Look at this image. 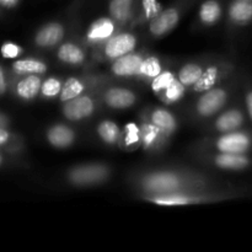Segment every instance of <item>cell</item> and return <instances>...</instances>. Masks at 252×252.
<instances>
[{"mask_svg": "<svg viewBox=\"0 0 252 252\" xmlns=\"http://www.w3.org/2000/svg\"><path fill=\"white\" fill-rule=\"evenodd\" d=\"M203 177L179 170H154L137 177V189L144 194V199L175 194H196V189L206 185Z\"/></svg>", "mask_w": 252, "mask_h": 252, "instance_id": "1", "label": "cell"}, {"mask_svg": "<svg viewBox=\"0 0 252 252\" xmlns=\"http://www.w3.org/2000/svg\"><path fill=\"white\" fill-rule=\"evenodd\" d=\"M110 176V166L101 162L76 165L66 172V180L71 186L75 187L97 186L107 181Z\"/></svg>", "mask_w": 252, "mask_h": 252, "instance_id": "2", "label": "cell"}, {"mask_svg": "<svg viewBox=\"0 0 252 252\" xmlns=\"http://www.w3.org/2000/svg\"><path fill=\"white\" fill-rule=\"evenodd\" d=\"M193 0H176L174 4L166 9H162L157 17L149 21V32L155 38L170 33L179 24L184 10L189 6Z\"/></svg>", "mask_w": 252, "mask_h": 252, "instance_id": "3", "label": "cell"}, {"mask_svg": "<svg viewBox=\"0 0 252 252\" xmlns=\"http://www.w3.org/2000/svg\"><path fill=\"white\" fill-rule=\"evenodd\" d=\"M229 93L224 88H212L202 93L196 102V113L202 118H208L218 113L228 102Z\"/></svg>", "mask_w": 252, "mask_h": 252, "instance_id": "4", "label": "cell"}, {"mask_svg": "<svg viewBox=\"0 0 252 252\" xmlns=\"http://www.w3.org/2000/svg\"><path fill=\"white\" fill-rule=\"evenodd\" d=\"M252 147V137L249 133L234 130L223 133V135L214 142V148L219 153H234V154H246Z\"/></svg>", "mask_w": 252, "mask_h": 252, "instance_id": "5", "label": "cell"}, {"mask_svg": "<svg viewBox=\"0 0 252 252\" xmlns=\"http://www.w3.org/2000/svg\"><path fill=\"white\" fill-rule=\"evenodd\" d=\"M137 47V37L130 32L115 33L102 46L103 57L108 61H115L125 54L134 52Z\"/></svg>", "mask_w": 252, "mask_h": 252, "instance_id": "6", "label": "cell"}, {"mask_svg": "<svg viewBox=\"0 0 252 252\" xmlns=\"http://www.w3.org/2000/svg\"><path fill=\"white\" fill-rule=\"evenodd\" d=\"M63 103L64 105L62 107L63 116L71 122H79L91 117L96 108L95 100L86 94L85 95L81 94L78 97H74Z\"/></svg>", "mask_w": 252, "mask_h": 252, "instance_id": "7", "label": "cell"}, {"mask_svg": "<svg viewBox=\"0 0 252 252\" xmlns=\"http://www.w3.org/2000/svg\"><path fill=\"white\" fill-rule=\"evenodd\" d=\"M116 25L110 16L98 17L89 26L85 33L86 42L93 46H103L116 33Z\"/></svg>", "mask_w": 252, "mask_h": 252, "instance_id": "8", "label": "cell"}, {"mask_svg": "<svg viewBox=\"0 0 252 252\" xmlns=\"http://www.w3.org/2000/svg\"><path fill=\"white\" fill-rule=\"evenodd\" d=\"M144 58L143 54L130 52L112 61L111 71L117 78H138Z\"/></svg>", "mask_w": 252, "mask_h": 252, "instance_id": "9", "label": "cell"}, {"mask_svg": "<svg viewBox=\"0 0 252 252\" xmlns=\"http://www.w3.org/2000/svg\"><path fill=\"white\" fill-rule=\"evenodd\" d=\"M139 0H108V16L116 24L125 25L137 19Z\"/></svg>", "mask_w": 252, "mask_h": 252, "instance_id": "10", "label": "cell"}, {"mask_svg": "<svg viewBox=\"0 0 252 252\" xmlns=\"http://www.w3.org/2000/svg\"><path fill=\"white\" fill-rule=\"evenodd\" d=\"M137 95L134 91L126 88H110L103 93V101L112 110H127L137 102Z\"/></svg>", "mask_w": 252, "mask_h": 252, "instance_id": "11", "label": "cell"}, {"mask_svg": "<svg viewBox=\"0 0 252 252\" xmlns=\"http://www.w3.org/2000/svg\"><path fill=\"white\" fill-rule=\"evenodd\" d=\"M139 127L140 145H142L145 150L154 152V150L160 149V148L165 144L166 137H169L164 130H161L159 127H157V126H155L154 123L150 122L149 120L144 121Z\"/></svg>", "mask_w": 252, "mask_h": 252, "instance_id": "12", "label": "cell"}, {"mask_svg": "<svg viewBox=\"0 0 252 252\" xmlns=\"http://www.w3.org/2000/svg\"><path fill=\"white\" fill-rule=\"evenodd\" d=\"M65 34V30L61 22H48L37 31L34 43L42 48H51L61 43Z\"/></svg>", "mask_w": 252, "mask_h": 252, "instance_id": "13", "label": "cell"}, {"mask_svg": "<svg viewBox=\"0 0 252 252\" xmlns=\"http://www.w3.org/2000/svg\"><path fill=\"white\" fill-rule=\"evenodd\" d=\"M47 140L56 149H66L70 148L75 142V132L69 126L63 123L53 125L47 130Z\"/></svg>", "mask_w": 252, "mask_h": 252, "instance_id": "14", "label": "cell"}, {"mask_svg": "<svg viewBox=\"0 0 252 252\" xmlns=\"http://www.w3.org/2000/svg\"><path fill=\"white\" fill-rule=\"evenodd\" d=\"M212 164L221 170L239 171L251 165V159L245 154H234V153H219L212 158Z\"/></svg>", "mask_w": 252, "mask_h": 252, "instance_id": "15", "label": "cell"}, {"mask_svg": "<svg viewBox=\"0 0 252 252\" xmlns=\"http://www.w3.org/2000/svg\"><path fill=\"white\" fill-rule=\"evenodd\" d=\"M244 117L243 111L239 108H230L218 116V118L214 122V129L219 133H229L238 130L243 127Z\"/></svg>", "mask_w": 252, "mask_h": 252, "instance_id": "16", "label": "cell"}, {"mask_svg": "<svg viewBox=\"0 0 252 252\" xmlns=\"http://www.w3.org/2000/svg\"><path fill=\"white\" fill-rule=\"evenodd\" d=\"M229 20L234 25L245 26L252 21V0H231L228 7Z\"/></svg>", "mask_w": 252, "mask_h": 252, "instance_id": "17", "label": "cell"}, {"mask_svg": "<svg viewBox=\"0 0 252 252\" xmlns=\"http://www.w3.org/2000/svg\"><path fill=\"white\" fill-rule=\"evenodd\" d=\"M57 58L68 65H81L86 61V53L80 46L74 42H64L57 49Z\"/></svg>", "mask_w": 252, "mask_h": 252, "instance_id": "18", "label": "cell"}, {"mask_svg": "<svg viewBox=\"0 0 252 252\" xmlns=\"http://www.w3.org/2000/svg\"><path fill=\"white\" fill-rule=\"evenodd\" d=\"M223 75H224L223 69H221L219 65H217V64L207 66V68H204L201 78H199L198 80H197V83L192 86V90H193L194 93H198V94L204 93V91L214 88V86L220 81V79L223 78Z\"/></svg>", "mask_w": 252, "mask_h": 252, "instance_id": "19", "label": "cell"}, {"mask_svg": "<svg viewBox=\"0 0 252 252\" xmlns=\"http://www.w3.org/2000/svg\"><path fill=\"white\" fill-rule=\"evenodd\" d=\"M223 16V5L219 0H204L198 10V20L204 26L216 25Z\"/></svg>", "mask_w": 252, "mask_h": 252, "instance_id": "20", "label": "cell"}, {"mask_svg": "<svg viewBox=\"0 0 252 252\" xmlns=\"http://www.w3.org/2000/svg\"><path fill=\"white\" fill-rule=\"evenodd\" d=\"M149 121L152 123H154L157 127H159L160 129L164 130L167 135L174 134L177 130V120L170 111L166 110V108H154V110L150 112Z\"/></svg>", "mask_w": 252, "mask_h": 252, "instance_id": "21", "label": "cell"}, {"mask_svg": "<svg viewBox=\"0 0 252 252\" xmlns=\"http://www.w3.org/2000/svg\"><path fill=\"white\" fill-rule=\"evenodd\" d=\"M42 80L37 74H31L22 79L16 86V93L24 100H32L41 93Z\"/></svg>", "mask_w": 252, "mask_h": 252, "instance_id": "22", "label": "cell"}, {"mask_svg": "<svg viewBox=\"0 0 252 252\" xmlns=\"http://www.w3.org/2000/svg\"><path fill=\"white\" fill-rule=\"evenodd\" d=\"M96 133H97V137L100 138L101 142L105 143L106 145L118 144L121 137H122V133H121L117 123L110 120L101 121L96 128Z\"/></svg>", "mask_w": 252, "mask_h": 252, "instance_id": "23", "label": "cell"}, {"mask_svg": "<svg viewBox=\"0 0 252 252\" xmlns=\"http://www.w3.org/2000/svg\"><path fill=\"white\" fill-rule=\"evenodd\" d=\"M12 69L15 73L20 75H31V74L41 75L47 71V64L39 59H21V61L15 62Z\"/></svg>", "mask_w": 252, "mask_h": 252, "instance_id": "24", "label": "cell"}, {"mask_svg": "<svg viewBox=\"0 0 252 252\" xmlns=\"http://www.w3.org/2000/svg\"><path fill=\"white\" fill-rule=\"evenodd\" d=\"M204 68L198 63H186L180 68L177 73V79L184 84L186 88H192L201 78Z\"/></svg>", "mask_w": 252, "mask_h": 252, "instance_id": "25", "label": "cell"}, {"mask_svg": "<svg viewBox=\"0 0 252 252\" xmlns=\"http://www.w3.org/2000/svg\"><path fill=\"white\" fill-rule=\"evenodd\" d=\"M85 89L86 85L83 80H80L79 78H75V76H70V78H68L63 83L61 95H59V100L62 102H66V101L71 100L74 97H78L79 95L84 94Z\"/></svg>", "mask_w": 252, "mask_h": 252, "instance_id": "26", "label": "cell"}, {"mask_svg": "<svg viewBox=\"0 0 252 252\" xmlns=\"http://www.w3.org/2000/svg\"><path fill=\"white\" fill-rule=\"evenodd\" d=\"M186 94V86L179 80V79H175L174 83L171 85L167 86L162 93H160L159 97L166 105H172V103H176L181 100L182 97Z\"/></svg>", "mask_w": 252, "mask_h": 252, "instance_id": "27", "label": "cell"}, {"mask_svg": "<svg viewBox=\"0 0 252 252\" xmlns=\"http://www.w3.org/2000/svg\"><path fill=\"white\" fill-rule=\"evenodd\" d=\"M161 10L162 6L159 0H139V9L137 15L138 21H152L161 12Z\"/></svg>", "mask_w": 252, "mask_h": 252, "instance_id": "28", "label": "cell"}, {"mask_svg": "<svg viewBox=\"0 0 252 252\" xmlns=\"http://www.w3.org/2000/svg\"><path fill=\"white\" fill-rule=\"evenodd\" d=\"M162 71V65L160 59L157 56H148L145 57L144 61H143L142 66H140L139 76L138 78H142L144 80H150L152 81L155 76L159 75Z\"/></svg>", "mask_w": 252, "mask_h": 252, "instance_id": "29", "label": "cell"}, {"mask_svg": "<svg viewBox=\"0 0 252 252\" xmlns=\"http://www.w3.org/2000/svg\"><path fill=\"white\" fill-rule=\"evenodd\" d=\"M123 145L126 149H132V148L140 145V127L134 122H129L125 126V129L122 133Z\"/></svg>", "mask_w": 252, "mask_h": 252, "instance_id": "30", "label": "cell"}, {"mask_svg": "<svg viewBox=\"0 0 252 252\" xmlns=\"http://www.w3.org/2000/svg\"><path fill=\"white\" fill-rule=\"evenodd\" d=\"M176 76L172 71L170 70H162L161 73L158 76H155L152 81H150V86H152V90L154 91V94L159 95L160 93L165 90L169 85H171L175 81Z\"/></svg>", "mask_w": 252, "mask_h": 252, "instance_id": "31", "label": "cell"}, {"mask_svg": "<svg viewBox=\"0 0 252 252\" xmlns=\"http://www.w3.org/2000/svg\"><path fill=\"white\" fill-rule=\"evenodd\" d=\"M62 86H63V83H62L58 78L51 76V78L46 79V80L42 83V86H41L42 96L46 98L57 97V96L61 95Z\"/></svg>", "mask_w": 252, "mask_h": 252, "instance_id": "32", "label": "cell"}, {"mask_svg": "<svg viewBox=\"0 0 252 252\" xmlns=\"http://www.w3.org/2000/svg\"><path fill=\"white\" fill-rule=\"evenodd\" d=\"M1 53L5 58H16L21 53V48L15 43H5L1 47Z\"/></svg>", "mask_w": 252, "mask_h": 252, "instance_id": "33", "label": "cell"}, {"mask_svg": "<svg viewBox=\"0 0 252 252\" xmlns=\"http://www.w3.org/2000/svg\"><path fill=\"white\" fill-rule=\"evenodd\" d=\"M245 103H246V110H248L249 117L252 121V90H249L245 96Z\"/></svg>", "mask_w": 252, "mask_h": 252, "instance_id": "34", "label": "cell"}, {"mask_svg": "<svg viewBox=\"0 0 252 252\" xmlns=\"http://www.w3.org/2000/svg\"><path fill=\"white\" fill-rule=\"evenodd\" d=\"M5 90H6V83H5L4 71H2L1 66H0V95L4 94Z\"/></svg>", "mask_w": 252, "mask_h": 252, "instance_id": "35", "label": "cell"}, {"mask_svg": "<svg viewBox=\"0 0 252 252\" xmlns=\"http://www.w3.org/2000/svg\"><path fill=\"white\" fill-rule=\"evenodd\" d=\"M20 0H0V5L5 7H14L19 4Z\"/></svg>", "mask_w": 252, "mask_h": 252, "instance_id": "36", "label": "cell"}, {"mask_svg": "<svg viewBox=\"0 0 252 252\" xmlns=\"http://www.w3.org/2000/svg\"><path fill=\"white\" fill-rule=\"evenodd\" d=\"M9 139V133L4 129V127H0V144H4Z\"/></svg>", "mask_w": 252, "mask_h": 252, "instance_id": "37", "label": "cell"}, {"mask_svg": "<svg viewBox=\"0 0 252 252\" xmlns=\"http://www.w3.org/2000/svg\"><path fill=\"white\" fill-rule=\"evenodd\" d=\"M7 125V118L0 113V127H5Z\"/></svg>", "mask_w": 252, "mask_h": 252, "instance_id": "38", "label": "cell"}, {"mask_svg": "<svg viewBox=\"0 0 252 252\" xmlns=\"http://www.w3.org/2000/svg\"><path fill=\"white\" fill-rule=\"evenodd\" d=\"M0 162H1V158H0Z\"/></svg>", "mask_w": 252, "mask_h": 252, "instance_id": "39", "label": "cell"}]
</instances>
